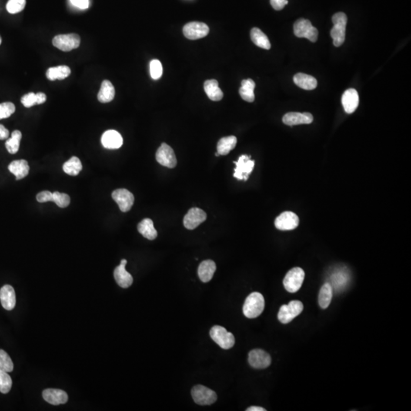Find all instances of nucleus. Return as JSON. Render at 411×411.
Returning <instances> with one entry per match:
<instances>
[{"mask_svg":"<svg viewBox=\"0 0 411 411\" xmlns=\"http://www.w3.org/2000/svg\"><path fill=\"white\" fill-rule=\"evenodd\" d=\"M71 74V69L67 66H58V67H51L46 72V76L51 81L55 80H63L67 78Z\"/></svg>","mask_w":411,"mask_h":411,"instance_id":"27","label":"nucleus"},{"mask_svg":"<svg viewBox=\"0 0 411 411\" xmlns=\"http://www.w3.org/2000/svg\"><path fill=\"white\" fill-rule=\"evenodd\" d=\"M293 81L295 85L305 90L315 89L318 85L316 78L305 73L295 74L293 77Z\"/></svg>","mask_w":411,"mask_h":411,"instance_id":"25","label":"nucleus"},{"mask_svg":"<svg viewBox=\"0 0 411 411\" xmlns=\"http://www.w3.org/2000/svg\"><path fill=\"white\" fill-rule=\"evenodd\" d=\"M21 137H22L21 133L19 131H15L11 134V138L7 139L5 142V147L10 154H15L18 152Z\"/></svg>","mask_w":411,"mask_h":411,"instance_id":"35","label":"nucleus"},{"mask_svg":"<svg viewBox=\"0 0 411 411\" xmlns=\"http://www.w3.org/2000/svg\"><path fill=\"white\" fill-rule=\"evenodd\" d=\"M313 116L310 113L289 112L282 118V122L288 126L312 124Z\"/></svg>","mask_w":411,"mask_h":411,"instance_id":"17","label":"nucleus"},{"mask_svg":"<svg viewBox=\"0 0 411 411\" xmlns=\"http://www.w3.org/2000/svg\"><path fill=\"white\" fill-rule=\"evenodd\" d=\"M341 101L345 112L352 114L356 111L359 105V98L357 91L354 88L346 90L344 93L342 94Z\"/></svg>","mask_w":411,"mask_h":411,"instance_id":"18","label":"nucleus"},{"mask_svg":"<svg viewBox=\"0 0 411 411\" xmlns=\"http://www.w3.org/2000/svg\"><path fill=\"white\" fill-rule=\"evenodd\" d=\"M9 132L2 124H0V140L8 139Z\"/></svg>","mask_w":411,"mask_h":411,"instance_id":"45","label":"nucleus"},{"mask_svg":"<svg viewBox=\"0 0 411 411\" xmlns=\"http://www.w3.org/2000/svg\"><path fill=\"white\" fill-rule=\"evenodd\" d=\"M299 224V217L290 211L282 212L275 220V226L281 231L293 230Z\"/></svg>","mask_w":411,"mask_h":411,"instance_id":"12","label":"nucleus"},{"mask_svg":"<svg viewBox=\"0 0 411 411\" xmlns=\"http://www.w3.org/2000/svg\"><path fill=\"white\" fill-rule=\"evenodd\" d=\"M204 91L212 101H220L223 98V92L219 88V82L215 79L206 80L204 82Z\"/></svg>","mask_w":411,"mask_h":411,"instance_id":"24","label":"nucleus"},{"mask_svg":"<svg viewBox=\"0 0 411 411\" xmlns=\"http://www.w3.org/2000/svg\"><path fill=\"white\" fill-rule=\"evenodd\" d=\"M0 301L2 307L8 311L15 308L16 296L13 287L10 285H5L0 289Z\"/></svg>","mask_w":411,"mask_h":411,"instance_id":"21","label":"nucleus"},{"mask_svg":"<svg viewBox=\"0 0 411 411\" xmlns=\"http://www.w3.org/2000/svg\"><path fill=\"white\" fill-rule=\"evenodd\" d=\"M15 111V106L13 103L4 102L0 104V120L9 118Z\"/></svg>","mask_w":411,"mask_h":411,"instance_id":"40","label":"nucleus"},{"mask_svg":"<svg viewBox=\"0 0 411 411\" xmlns=\"http://www.w3.org/2000/svg\"><path fill=\"white\" fill-rule=\"evenodd\" d=\"M157 162L160 165L173 168L177 165V158L173 149L166 143H162L158 148L155 155Z\"/></svg>","mask_w":411,"mask_h":411,"instance_id":"11","label":"nucleus"},{"mask_svg":"<svg viewBox=\"0 0 411 411\" xmlns=\"http://www.w3.org/2000/svg\"><path fill=\"white\" fill-rule=\"evenodd\" d=\"M237 144V138L235 136L223 137L217 144V152L219 155H228L235 148Z\"/></svg>","mask_w":411,"mask_h":411,"instance_id":"31","label":"nucleus"},{"mask_svg":"<svg viewBox=\"0 0 411 411\" xmlns=\"http://www.w3.org/2000/svg\"><path fill=\"white\" fill-rule=\"evenodd\" d=\"M209 28L205 23L192 21L185 25L183 28L184 35L188 39L198 40L204 38L209 34Z\"/></svg>","mask_w":411,"mask_h":411,"instance_id":"10","label":"nucleus"},{"mask_svg":"<svg viewBox=\"0 0 411 411\" xmlns=\"http://www.w3.org/2000/svg\"><path fill=\"white\" fill-rule=\"evenodd\" d=\"M255 88V82L251 78L242 80V87L240 88L239 94L242 99L248 102H253L255 101V93L254 90Z\"/></svg>","mask_w":411,"mask_h":411,"instance_id":"29","label":"nucleus"},{"mask_svg":"<svg viewBox=\"0 0 411 411\" xmlns=\"http://www.w3.org/2000/svg\"><path fill=\"white\" fill-rule=\"evenodd\" d=\"M247 411H266V410L265 408H261V407H250L248 408V409L246 410Z\"/></svg>","mask_w":411,"mask_h":411,"instance_id":"46","label":"nucleus"},{"mask_svg":"<svg viewBox=\"0 0 411 411\" xmlns=\"http://www.w3.org/2000/svg\"><path fill=\"white\" fill-rule=\"evenodd\" d=\"M26 5V0H8L7 11L11 14H16L22 11Z\"/></svg>","mask_w":411,"mask_h":411,"instance_id":"38","label":"nucleus"},{"mask_svg":"<svg viewBox=\"0 0 411 411\" xmlns=\"http://www.w3.org/2000/svg\"><path fill=\"white\" fill-rule=\"evenodd\" d=\"M332 21L334 27L331 31V36L333 38L334 45L340 47L345 41L347 16L343 12H338L334 15Z\"/></svg>","mask_w":411,"mask_h":411,"instance_id":"2","label":"nucleus"},{"mask_svg":"<svg viewBox=\"0 0 411 411\" xmlns=\"http://www.w3.org/2000/svg\"><path fill=\"white\" fill-rule=\"evenodd\" d=\"M162 66L158 60H153L150 62V75L153 79L157 80L161 78L162 75Z\"/></svg>","mask_w":411,"mask_h":411,"instance_id":"41","label":"nucleus"},{"mask_svg":"<svg viewBox=\"0 0 411 411\" xmlns=\"http://www.w3.org/2000/svg\"><path fill=\"white\" fill-rule=\"evenodd\" d=\"M80 42V37L77 34H59L53 39L54 47L64 52L76 49L79 47Z\"/></svg>","mask_w":411,"mask_h":411,"instance_id":"7","label":"nucleus"},{"mask_svg":"<svg viewBox=\"0 0 411 411\" xmlns=\"http://www.w3.org/2000/svg\"><path fill=\"white\" fill-rule=\"evenodd\" d=\"M2 44V38L0 37V44Z\"/></svg>","mask_w":411,"mask_h":411,"instance_id":"48","label":"nucleus"},{"mask_svg":"<svg viewBox=\"0 0 411 411\" xmlns=\"http://www.w3.org/2000/svg\"><path fill=\"white\" fill-rule=\"evenodd\" d=\"M29 165L26 160H15L8 165V170L15 175L16 180L25 178L29 173Z\"/></svg>","mask_w":411,"mask_h":411,"instance_id":"23","label":"nucleus"},{"mask_svg":"<svg viewBox=\"0 0 411 411\" xmlns=\"http://www.w3.org/2000/svg\"><path fill=\"white\" fill-rule=\"evenodd\" d=\"M47 100V96L43 92H38L35 94L34 92H30L26 94L21 98V101L25 108H31L36 105L44 104Z\"/></svg>","mask_w":411,"mask_h":411,"instance_id":"33","label":"nucleus"},{"mask_svg":"<svg viewBox=\"0 0 411 411\" xmlns=\"http://www.w3.org/2000/svg\"><path fill=\"white\" fill-rule=\"evenodd\" d=\"M303 304L300 301H292L288 305H283L279 308L278 319L282 324H288L300 315L303 311Z\"/></svg>","mask_w":411,"mask_h":411,"instance_id":"6","label":"nucleus"},{"mask_svg":"<svg viewBox=\"0 0 411 411\" xmlns=\"http://www.w3.org/2000/svg\"><path fill=\"white\" fill-rule=\"evenodd\" d=\"M216 270V265L214 261L206 260L203 261L198 268V276L202 282H207L213 277L214 273Z\"/></svg>","mask_w":411,"mask_h":411,"instance_id":"22","label":"nucleus"},{"mask_svg":"<svg viewBox=\"0 0 411 411\" xmlns=\"http://www.w3.org/2000/svg\"><path fill=\"white\" fill-rule=\"evenodd\" d=\"M215 156H219V154L218 153V152H216V153L215 154Z\"/></svg>","mask_w":411,"mask_h":411,"instance_id":"47","label":"nucleus"},{"mask_svg":"<svg viewBox=\"0 0 411 411\" xmlns=\"http://www.w3.org/2000/svg\"><path fill=\"white\" fill-rule=\"evenodd\" d=\"M82 162L78 157L73 156L63 165V170L67 175L76 176L82 171Z\"/></svg>","mask_w":411,"mask_h":411,"instance_id":"34","label":"nucleus"},{"mask_svg":"<svg viewBox=\"0 0 411 411\" xmlns=\"http://www.w3.org/2000/svg\"><path fill=\"white\" fill-rule=\"evenodd\" d=\"M271 4L275 10H282L288 4V0H271Z\"/></svg>","mask_w":411,"mask_h":411,"instance_id":"44","label":"nucleus"},{"mask_svg":"<svg viewBox=\"0 0 411 411\" xmlns=\"http://www.w3.org/2000/svg\"><path fill=\"white\" fill-rule=\"evenodd\" d=\"M265 298L260 292H255L247 297L243 306V313L248 318H258L265 309Z\"/></svg>","mask_w":411,"mask_h":411,"instance_id":"1","label":"nucleus"},{"mask_svg":"<svg viewBox=\"0 0 411 411\" xmlns=\"http://www.w3.org/2000/svg\"><path fill=\"white\" fill-rule=\"evenodd\" d=\"M251 41L255 45L263 49L270 50L271 48V42L266 34L258 28H254L251 31Z\"/></svg>","mask_w":411,"mask_h":411,"instance_id":"30","label":"nucleus"},{"mask_svg":"<svg viewBox=\"0 0 411 411\" xmlns=\"http://www.w3.org/2000/svg\"><path fill=\"white\" fill-rule=\"evenodd\" d=\"M234 163L236 165L234 177L238 180L247 181L251 171H253L255 161L251 160L249 155H242L238 158V162H234Z\"/></svg>","mask_w":411,"mask_h":411,"instance_id":"9","label":"nucleus"},{"mask_svg":"<svg viewBox=\"0 0 411 411\" xmlns=\"http://www.w3.org/2000/svg\"><path fill=\"white\" fill-rule=\"evenodd\" d=\"M206 219V214L200 208H192L184 218V225L189 230H193Z\"/></svg>","mask_w":411,"mask_h":411,"instance_id":"15","label":"nucleus"},{"mask_svg":"<svg viewBox=\"0 0 411 411\" xmlns=\"http://www.w3.org/2000/svg\"><path fill=\"white\" fill-rule=\"evenodd\" d=\"M293 29L294 34L298 38H305L313 43L318 40V30L312 25L309 20L299 18L294 24Z\"/></svg>","mask_w":411,"mask_h":411,"instance_id":"4","label":"nucleus"},{"mask_svg":"<svg viewBox=\"0 0 411 411\" xmlns=\"http://www.w3.org/2000/svg\"><path fill=\"white\" fill-rule=\"evenodd\" d=\"M70 2L80 9H86L90 5L89 0H70Z\"/></svg>","mask_w":411,"mask_h":411,"instance_id":"43","label":"nucleus"},{"mask_svg":"<svg viewBox=\"0 0 411 411\" xmlns=\"http://www.w3.org/2000/svg\"><path fill=\"white\" fill-rule=\"evenodd\" d=\"M37 201L39 203H46L53 201V193L48 191L40 192L37 195Z\"/></svg>","mask_w":411,"mask_h":411,"instance_id":"42","label":"nucleus"},{"mask_svg":"<svg viewBox=\"0 0 411 411\" xmlns=\"http://www.w3.org/2000/svg\"><path fill=\"white\" fill-rule=\"evenodd\" d=\"M209 335L213 341L222 349H230L235 344V337L230 332H228L223 327L219 325L212 327Z\"/></svg>","mask_w":411,"mask_h":411,"instance_id":"5","label":"nucleus"},{"mask_svg":"<svg viewBox=\"0 0 411 411\" xmlns=\"http://www.w3.org/2000/svg\"><path fill=\"white\" fill-rule=\"evenodd\" d=\"M115 96V89L108 80H104L98 94V100L101 103H108L113 101Z\"/></svg>","mask_w":411,"mask_h":411,"instance_id":"26","label":"nucleus"},{"mask_svg":"<svg viewBox=\"0 0 411 411\" xmlns=\"http://www.w3.org/2000/svg\"><path fill=\"white\" fill-rule=\"evenodd\" d=\"M193 399L199 405H210L215 403L217 395L215 392L204 385H196L191 391Z\"/></svg>","mask_w":411,"mask_h":411,"instance_id":"8","label":"nucleus"},{"mask_svg":"<svg viewBox=\"0 0 411 411\" xmlns=\"http://www.w3.org/2000/svg\"><path fill=\"white\" fill-rule=\"evenodd\" d=\"M112 198L122 212H128L134 204V196L128 190L118 189L112 193Z\"/></svg>","mask_w":411,"mask_h":411,"instance_id":"13","label":"nucleus"},{"mask_svg":"<svg viewBox=\"0 0 411 411\" xmlns=\"http://www.w3.org/2000/svg\"><path fill=\"white\" fill-rule=\"evenodd\" d=\"M139 233L148 240H154L157 238L156 229L154 227L153 222L150 219H144L137 226Z\"/></svg>","mask_w":411,"mask_h":411,"instance_id":"28","label":"nucleus"},{"mask_svg":"<svg viewBox=\"0 0 411 411\" xmlns=\"http://www.w3.org/2000/svg\"><path fill=\"white\" fill-rule=\"evenodd\" d=\"M13 362L5 351L0 349V370L11 372L13 371Z\"/></svg>","mask_w":411,"mask_h":411,"instance_id":"36","label":"nucleus"},{"mask_svg":"<svg viewBox=\"0 0 411 411\" xmlns=\"http://www.w3.org/2000/svg\"><path fill=\"white\" fill-rule=\"evenodd\" d=\"M127 264H128V261L123 259L121 265L115 268L114 272V279L116 280L117 283L124 289L130 287L134 282L131 274L126 271L125 267Z\"/></svg>","mask_w":411,"mask_h":411,"instance_id":"16","label":"nucleus"},{"mask_svg":"<svg viewBox=\"0 0 411 411\" xmlns=\"http://www.w3.org/2000/svg\"><path fill=\"white\" fill-rule=\"evenodd\" d=\"M42 395L46 402L53 405H64L68 401L67 392L61 389L48 388L43 392Z\"/></svg>","mask_w":411,"mask_h":411,"instance_id":"20","label":"nucleus"},{"mask_svg":"<svg viewBox=\"0 0 411 411\" xmlns=\"http://www.w3.org/2000/svg\"><path fill=\"white\" fill-rule=\"evenodd\" d=\"M103 146L108 149H117L123 145V138L118 131L114 130L105 131L101 137Z\"/></svg>","mask_w":411,"mask_h":411,"instance_id":"19","label":"nucleus"},{"mask_svg":"<svg viewBox=\"0 0 411 411\" xmlns=\"http://www.w3.org/2000/svg\"><path fill=\"white\" fill-rule=\"evenodd\" d=\"M333 297V288L329 282L322 285L318 295V303L321 308L325 309L329 306Z\"/></svg>","mask_w":411,"mask_h":411,"instance_id":"32","label":"nucleus"},{"mask_svg":"<svg viewBox=\"0 0 411 411\" xmlns=\"http://www.w3.org/2000/svg\"><path fill=\"white\" fill-rule=\"evenodd\" d=\"M305 276V272L302 268H292L286 274L284 278V287L286 291L291 293L298 292L303 283Z\"/></svg>","mask_w":411,"mask_h":411,"instance_id":"3","label":"nucleus"},{"mask_svg":"<svg viewBox=\"0 0 411 411\" xmlns=\"http://www.w3.org/2000/svg\"><path fill=\"white\" fill-rule=\"evenodd\" d=\"M248 362L255 369H266L271 365V357L265 350L255 349L249 352Z\"/></svg>","mask_w":411,"mask_h":411,"instance_id":"14","label":"nucleus"},{"mask_svg":"<svg viewBox=\"0 0 411 411\" xmlns=\"http://www.w3.org/2000/svg\"><path fill=\"white\" fill-rule=\"evenodd\" d=\"M12 385V381L8 372L0 370V392L7 394L10 392Z\"/></svg>","mask_w":411,"mask_h":411,"instance_id":"37","label":"nucleus"},{"mask_svg":"<svg viewBox=\"0 0 411 411\" xmlns=\"http://www.w3.org/2000/svg\"><path fill=\"white\" fill-rule=\"evenodd\" d=\"M53 202L59 207L66 208L70 204V198L67 194H61L58 191L53 193Z\"/></svg>","mask_w":411,"mask_h":411,"instance_id":"39","label":"nucleus"}]
</instances>
